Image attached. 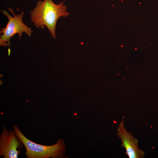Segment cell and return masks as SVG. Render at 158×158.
<instances>
[{
  "mask_svg": "<svg viewBox=\"0 0 158 158\" xmlns=\"http://www.w3.org/2000/svg\"><path fill=\"white\" fill-rule=\"evenodd\" d=\"M65 1L56 4L52 0H38L33 9L30 11V17L37 28L44 29L46 27L52 36L56 39V28L58 20L70 14L64 5Z\"/></svg>",
  "mask_w": 158,
  "mask_h": 158,
  "instance_id": "obj_1",
  "label": "cell"
},
{
  "mask_svg": "<svg viewBox=\"0 0 158 158\" xmlns=\"http://www.w3.org/2000/svg\"><path fill=\"white\" fill-rule=\"evenodd\" d=\"M13 128L16 135L20 139L25 147V155L27 158H61L64 155L65 146L62 139H59L53 145H42L28 139L22 133L17 125H13Z\"/></svg>",
  "mask_w": 158,
  "mask_h": 158,
  "instance_id": "obj_2",
  "label": "cell"
},
{
  "mask_svg": "<svg viewBox=\"0 0 158 158\" xmlns=\"http://www.w3.org/2000/svg\"><path fill=\"white\" fill-rule=\"evenodd\" d=\"M8 8L13 16L5 10L0 11L1 12L6 16L8 19L6 26L2 28L0 31V44L1 46L5 47L10 45L11 38L15 35L18 34V39L20 40L23 33H25L30 37L33 32L32 30L23 21L24 14L23 11H22L19 14H16L11 8Z\"/></svg>",
  "mask_w": 158,
  "mask_h": 158,
  "instance_id": "obj_3",
  "label": "cell"
},
{
  "mask_svg": "<svg viewBox=\"0 0 158 158\" xmlns=\"http://www.w3.org/2000/svg\"><path fill=\"white\" fill-rule=\"evenodd\" d=\"M23 145L20 139L17 137L14 131H8L3 127L0 136V156L4 158H17Z\"/></svg>",
  "mask_w": 158,
  "mask_h": 158,
  "instance_id": "obj_4",
  "label": "cell"
},
{
  "mask_svg": "<svg viewBox=\"0 0 158 158\" xmlns=\"http://www.w3.org/2000/svg\"><path fill=\"white\" fill-rule=\"evenodd\" d=\"M118 136L121 139V146L126 150L125 154L129 158H143L145 152L138 147V140L127 131L124 124V117L117 128Z\"/></svg>",
  "mask_w": 158,
  "mask_h": 158,
  "instance_id": "obj_5",
  "label": "cell"
},
{
  "mask_svg": "<svg viewBox=\"0 0 158 158\" xmlns=\"http://www.w3.org/2000/svg\"><path fill=\"white\" fill-rule=\"evenodd\" d=\"M8 56H9L10 55V53H11V50L9 48L8 50Z\"/></svg>",
  "mask_w": 158,
  "mask_h": 158,
  "instance_id": "obj_6",
  "label": "cell"
},
{
  "mask_svg": "<svg viewBox=\"0 0 158 158\" xmlns=\"http://www.w3.org/2000/svg\"></svg>",
  "mask_w": 158,
  "mask_h": 158,
  "instance_id": "obj_7",
  "label": "cell"
}]
</instances>
